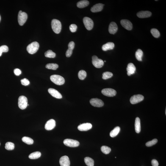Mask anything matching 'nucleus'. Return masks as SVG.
<instances>
[{
  "mask_svg": "<svg viewBox=\"0 0 166 166\" xmlns=\"http://www.w3.org/2000/svg\"><path fill=\"white\" fill-rule=\"evenodd\" d=\"M51 27L53 31L56 34H59L62 29V25L59 20L54 19L52 20Z\"/></svg>",
  "mask_w": 166,
  "mask_h": 166,
  "instance_id": "f257e3e1",
  "label": "nucleus"
},
{
  "mask_svg": "<svg viewBox=\"0 0 166 166\" xmlns=\"http://www.w3.org/2000/svg\"><path fill=\"white\" fill-rule=\"evenodd\" d=\"M50 79L54 84L58 85H62L65 82L64 78L59 75H52L50 77Z\"/></svg>",
  "mask_w": 166,
  "mask_h": 166,
  "instance_id": "f03ea898",
  "label": "nucleus"
},
{
  "mask_svg": "<svg viewBox=\"0 0 166 166\" xmlns=\"http://www.w3.org/2000/svg\"><path fill=\"white\" fill-rule=\"evenodd\" d=\"M39 46V43L37 42H34L28 45L26 50L29 54H33L37 52Z\"/></svg>",
  "mask_w": 166,
  "mask_h": 166,
  "instance_id": "7ed1b4c3",
  "label": "nucleus"
},
{
  "mask_svg": "<svg viewBox=\"0 0 166 166\" xmlns=\"http://www.w3.org/2000/svg\"><path fill=\"white\" fill-rule=\"evenodd\" d=\"M18 106L22 109H25L28 105V100L25 96H21L19 97L18 103Z\"/></svg>",
  "mask_w": 166,
  "mask_h": 166,
  "instance_id": "20e7f679",
  "label": "nucleus"
},
{
  "mask_svg": "<svg viewBox=\"0 0 166 166\" xmlns=\"http://www.w3.org/2000/svg\"><path fill=\"white\" fill-rule=\"evenodd\" d=\"M27 19V14L20 11L18 15V22L20 25L22 26L26 22Z\"/></svg>",
  "mask_w": 166,
  "mask_h": 166,
  "instance_id": "39448f33",
  "label": "nucleus"
},
{
  "mask_svg": "<svg viewBox=\"0 0 166 166\" xmlns=\"http://www.w3.org/2000/svg\"><path fill=\"white\" fill-rule=\"evenodd\" d=\"M92 63L94 66L96 68H100L104 64V62L101 59L98 58L96 56H94L92 57Z\"/></svg>",
  "mask_w": 166,
  "mask_h": 166,
  "instance_id": "423d86ee",
  "label": "nucleus"
},
{
  "mask_svg": "<svg viewBox=\"0 0 166 166\" xmlns=\"http://www.w3.org/2000/svg\"><path fill=\"white\" fill-rule=\"evenodd\" d=\"M63 143L66 146L71 147H77L80 144L79 142L78 141L70 139H65Z\"/></svg>",
  "mask_w": 166,
  "mask_h": 166,
  "instance_id": "0eeeda50",
  "label": "nucleus"
},
{
  "mask_svg": "<svg viewBox=\"0 0 166 166\" xmlns=\"http://www.w3.org/2000/svg\"><path fill=\"white\" fill-rule=\"evenodd\" d=\"M85 26L87 30L90 31L93 29L94 26V22L93 20L88 17H85L83 19Z\"/></svg>",
  "mask_w": 166,
  "mask_h": 166,
  "instance_id": "6e6552de",
  "label": "nucleus"
},
{
  "mask_svg": "<svg viewBox=\"0 0 166 166\" xmlns=\"http://www.w3.org/2000/svg\"><path fill=\"white\" fill-rule=\"evenodd\" d=\"M101 92L105 96L109 97L115 96L117 94L116 91L110 88L103 89L102 90Z\"/></svg>",
  "mask_w": 166,
  "mask_h": 166,
  "instance_id": "1a4fd4ad",
  "label": "nucleus"
},
{
  "mask_svg": "<svg viewBox=\"0 0 166 166\" xmlns=\"http://www.w3.org/2000/svg\"><path fill=\"white\" fill-rule=\"evenodd\" d=\"M144 97L141 95H134L131 97L130 101L131 104H137L144 100Z\"/></svg>",
  "mask_w": 166,
  "mask_h": 166,
  "instance_id": "9d476101",
  "label": "nucleus"
},
{
  "mask_svg": "<svg viewBox=\"0 0 166 166\" xmlns=\"http://www.w3.org/2000/svg\"><path fill=\"white\" fill-rule=\"evenodd\" d=\"M90 103L92 106L98 107H102L104 105L103 102L98 98H92L90 100Z\"/></svg>",
  "mask_w": 166,
  "mask_h": 166,
  "instance_id": "9b49d317",
  "label": "nucleus"
},
{
  "mask_svg": "<svg viewBox=\"0 0 166 166\" xmlns=\"http://www.w3.org/2000/svg\"><path fill=\"white\" fill-rule=\"evenodd\" d=\"M122 26L125 29L130 31L132 29L133 25L132 23L129 20H122L120 22Z\"/></svg>",
  "mask_w": 166,
  "mask_h": 166,
  "instance_id": "f8f14e48",
  "label": "nucleus"
},
{
  "mask_svg": "<svg viewBox=\"0 0 166 166\" xmlns=\"http://www.w3.org/2000/svg\"><path fill=\"white\" fill-rule=\"evenodd\" d=\"M56 122L53 119H51L47 122L45 125V128L47 130H51L55 127Z\"/></svg>",
  "mask_w": 166,
  "mask_h": 166,
  "instance_id": "ddd939ff",
  "label": "nucleus"
},
{
  "mask_svg": "<svg viewBox=\"0 0 166 166\" xmlns=\"http://www.w3.org/2000/svg\"><path fill=\"white\" fill-rule=\"evenodd\" d=\"M59 163L61 166H70V162L68 156H64L60 158Z\"/></svg>",
  "mask_w": 166,
  "mask_h": 166,
  "instance_id": "4468645a",
  "label": "nucleus"
},
{
  "mask_svg": "<svg viewBox=\"0 0 166 166\" xmlns=\"http://www.w3.org/2000/svg\"><path fill=\"white\" fill-rule=\"evenodd\" d=\"M92 125L90 123H83L78 126V129L81 131H87L91 129Z\"/></svg>",
  "mask_w": 166,
  "mask_h": 166,
  "instance_id": "2eb2a0df",
  "label": "nucleus"
},
{
  "mask_svg": "<svg viewBox=\"0 0 166 166\" xmlns=\"http://www.w3.org/2000/svg\"><path fill=\"white\" fill-rule=\"evenodd\" d=\"M48 91L52 96L58 99H60L62 98V96L61 94L56 89L50 88L48 90Z\"/></svg>",
  "mask_w": 166,
  "mask_h": 166,
  "instance_id": "dca6fc26",
  "label": "nucleus"
},
{
  "mask_svg": "<svg viewBox=\"0 0 166 166\" xmlns=\"http://www.w3.org/2000/svg\"><path fill=\"white\" fill-rule=\"evenodd\" d=\"M137 15V16L139 18H146L151 16L152 13L149 11H141L138 12Z\"/></svg>",
  "mask_w": 166,
  "mask_h": 166,
  "instance_id": "f3484780",
  "label": "nucleus"
},
{
  "mask_svg": "<svg viewBox=\"0 0 166 166\" xmlns=\"http://www.w3.org/2000/svg\"><path fill=\"white\" fill-rule=\"evenodd\" d=\"M109 32L110 34H114L116 33L118 30L116 23L114 22H112L109 25Z\"/></svg>",
  "mask_w": 166,
  "mask_h": 166,
  "instance_id": "a211bd4d",
  "label": "nucleus"
},
{
  "mask_svg": "<svg viewBox=\"0 0 166 166\" xmlns=\"http://www.w3.org/2000/svg\"><path fill=\"white\" fill-rule=\"evenodd\" d=\"M75 43L73 41L69 43L68 45V49L67 50L66 55L67 57H69L71 56L73 53V50L75 48Z\"/></svg>",
  "mask_w": 166,
  "mask_h": 166,
  "instance_id": "6ab92c4d",
  "label": "nucleus"
},
{
  "mask_svg": "<svg viewBox=\"0 0 166 166\" xmlns=\"http://www.w3.org/2000/svg\"><path fill=\"white\" fill-rule=\"evenodd\" d=\"M126 70L127 71V75L130 76L134 73L136 71V68L134 64L132 63H130L128 64Z\"/></svg>",
  "mask_w": 166,
  "mask_h": 166,
  "instance_id": "aec40b11",
  "label": "nucleus"
},
{
  "mask_svg": "<svg viewBox=\"0 0 166 166\" xmlns=\"http://www.w3.org/2000/svg\"><path fill=\"white\" fill-rule=\"evenodd\" d=\"M104 5V4L101 3L96 4L91 8V11L94 13L101 12L103 10V6Z\"/></svg>",
  "mask_w": 166,
  "mask_h": 166,
  "instance_id": "412c9836",
  "label": "nucleus"
},
{
  "mask_svg": "<svg viewBox=\"0 0 166 166\" xmlns=\"http://www.w3.org/2000/svg\"><path fill=\"white\" fill-rule=\"evenodd\" d=\"M115 47V44L112 42H108L103 45L102 47L103 51H106L109 50L113 49Z\"/></svg>",
  "mask_w": 166,
  "mask_h": 166,
  "instance_id": "4be33fe9",
  "label": "nucleus"
},
{
  "mask_svg": "<svg viewBox=\"0 0 166 166\" xmlns=\"http://www.w3.org/2000/svg\"><path fill=\"white\" fill-rule=\"evenodd\" d=\"M135 129L136 132L139 133L141 130L140 120L139 117H136L135 123Z\"/></svg>",
  "mask_w": 166,
  "mask_h": 166,
  "instance_id": "5701e85b",
  "label": "nucleus"
},
{
  "mask_svg": "<svg viewBox=\"0 0 166 166\" xmlns=\"http://www.w3.org/2000/svg\"><path fill=\"white\" fill-rule=\"evenodd\" d=\"M89 4V2L86 0L81 1L79 2L77 4V7L79 8H82L87 7Z\"/></svg>",
  "mask_w": 166,
  "mask_h": 166,
  "instance_id": "b1692460",
  "label": "nucleus"
},
{
  "mask_svg": "<svg viewBox=\"0 0 166 166\" xmlns=\"http://www.w3.org/2000/svg\"><path fill=\"white\" fill-rule=\"evenodd\" d=\"M120 128L119 127L117 126L111 131L110 136L111 137H114L117 136L119 133Z\"/></svg>",
  "mask_w": 166,
  "mask_h": 166,
  "instance_id": "393cba45",
  "label": "nucleus"
},
{
  "mask_svg": "<svg viewBox=\"0 0 166 166\" xmlns=\"http://www.w3.org/2000/svg\"><path fill=\"white\" fill-rule=\"evenodd\" d=\"M41 153L40 152L37 151L32 153L30 154L29 156V159H38L41 156Z\"/></svg>",
  "mask_w": 166,
  "mask_h": 166,
  "instance_id": "a878e982",
  "label": "nucleus"
},
{
  "mask_svg": "<svg viewBox=\"0 0 166 166\" xmlns=\"http://www.w3.org/2000/svg\"><path fill=\"white\" fill-rule=\"evenodd\" d=\"M84 161L85 163L88 166H94V161L92 158L89 157L85 158Z\"/></svg>",
  "mask_w": 166,
  "mask_h": 166,
  "instance_id": "bb28decb",
  "label": "nucleus"
},
{
  "mask_svg": "<svg viewBox=\"0 0 166 166\" xmlns=\"http://www.w3.org/2000/svg\"><path fill=\"white\" fill-rule=\"evenodd\" d=\"M143 56V52L140 49H138L135 53V57L137 60L142 61V57Z\"/></svg>",
  "mask_w": 166,
  "mask_h": 166,
  "instance_id": "cd10ccee",
  "label": "nucleus"
},
{
  "mask_svg": "<svg viewBox=\"0 0 166 166\" xmlns=\"http://www.w3.org/2000/svg\"><path fill=\"white\" fill-rule=\"evenodd\" d=\"M22 140L24 143L28 145H32L34 143V141L31 138L27 137H24L22 138Z\"/></svg>",
  "mask_w": 166,
  "mask_h": 166,
  "instance_id": "c85d7f7f",
  "label": "nucleus"
},
{
  "mask_svg": "<svg viewBox=\"0 0 166 166\" xmlns=\"http://www.w3.org/2000/svg\"><path fill=\"white\" fill-rule=\"evenodd\" d=\"M45 57L49 58H54L56 56V53L51 50H48L45 53Z\"/></svg>",
  "mask_w": 166,
  "mask_h": 166,
  "instance_id": "c756f323",
  "label": "nucleus"
},
{
  "mask_svg": "<svg viewBox=\"0 0 166 166\" xmlns=\"http://www.w3.org/2000/svg\"><path fill=\"white\" fill-rule=\"evenodd\" d=\"M46 68L49 69L56 70L58 68L59 65L57 64L54 63H48L47 64Z\"/></svg>",
  "mask_w": 166,
  "mask_h": 166,
  "instance_id": "7c9ffc66",
  "label": "nucleus"
},
{
  "mask_svg": "<svg viewBox=\"0 0 166 166\" xmlns=\"http://www.w3.org/2000/svg\"><path fill=\"white\" fill-rule=\"evenodd\" d=\"M87 73L84 70H81L78 73V77L81 80H83L87 76Z\"/></svg>",
  "mask_w": 166,
  "mask_h": 166,
  "instance_id": "2f4dec72",
  "label": "nucleus"
},
{
  "mask_svg": "<svg viewBox=\"0 0 166 166\" xmlns=\"http://www.w3.org/2000/svg\"><path fill=\"white\" fill-rule=\"evenodd\" d=\"M14 144L12 142H7L5 144V148L7 150H14Z\"/></svg>",
  "mask_w": 166,
  "mask_h": 166,
  "instance_id": "473e14b6",
  "label": "nucleus"
},
{
  "mask_svg": "<svg viewBox=\"0 0 166 166\" xmlns=\"http://www.w3.org/2000/svg\"><path fill=\"white\" fill-rule=\"evenodd\" d=\"M101 150L103 153L106 154H109L111 151V149L109 147L106 146H103L101 147Z\"/></svg>",
  "mask_w": 166,
  "mask_h": 166,
  "instance_id": "72a5a7b5",
  "label": "nucleus"
},
{
  "mask_svg": "<svg viewBox=\"0 0 166 166\" xmlns=\"http://www.w3.org/2000/svg\"><path fill=\"white\" fill-rule=\"evenodd\" d=\"M153 37L156 38H158L160 36V33L159 31L157 29H151L150 31Z\"/></svg>",
  "mask_w": 166,
  "mask_h": 166,
  "instance_id": "f704fd0d",
  "label": "nucleus"
},
{
  "mask_svg": "<svg viewBox=\"0 0 166 166\" xmlns=\"http://www.w3.org/2000/svg\"><path fill=\"white\" fill-rule=\"evenodd\" d=\"M113 76V74L112 72H106L103 73V79L106 80L112 78Z\"/></svg>",
  "mask_w": 166,
  "mask_h": 166,
  "instance_id": "c9c22d12",
  "label": "nucleus"
},
{
  "mask_svg": "<svg viewBox=\"0 0 166 166\" xmlns=\"http://www.w3.org/2000/svg\"><path fill=\"white\" fill-rule=\"evenodd\" d=\"M8 48L6 45H3L0 47V56H1L3 52H7L8 51Z\"/></svg>",
  "mask_w": 166,
  "mask_h": 166,
  "instance_id": "e433bc0d",
  "label": "nucleus"
},
{
  "mask_svg": "<svg viewBox=\"0 0 166 166\" xmlns=\"http://www.w3.org/2000/svg\"><path fill=\"white\" fill-rule=\"evenodd\" d=\"M158 141L157 139H154L151 141L147 142L146 143V145L147 147H150L155 144L157 143Z\"/></svg>",
  "mask_w": 166,
  "mask_h": 166,
  "instance_id": "4c0bfd02",
  "label": "nucleus"
},
{
  "mask_svg": "<svg viewBox=\"0 0 166 166\" xmlns=\"http://www.w3.org/2000/svg\"><path fill=\"white\" fill-rule=\"evenodd\" d=\"M69 28L70 31L72 32H76L77 26L76 24H72L70 25Z\"/></svg>",
  "mask_w": 166,
  "mask_h": 166,
  "instance_id": "58836bf2",
  "label": "nucleus"
},
{
  "mask_svg": "<svg viewBox=\"0 0 166 166\" xmlns=\"http://www.w3.org/2000/svg\"><path fill=\"white\" fill-rule=\"evenodd\" d=\"M21 82L22 85L25 86H27L30 84V82L29 80L26 78L21 80Z\"/></svg>",
  "mask_w": 166,
  "mask_h": 166,
  "instance_id": "ea45409f",
  "label": "nucleus"
},
{
  "mask_svg": "<svg viewBox=\"0 0 166 166\" xmlns=\"http://www.w3.org/2000/svg\"><path fill=\"white\" fill-rule=\"evenodd\" d=\"M14 73L15 74L16 76H20L21 73V71L19 69H15L14 70Z\"/></svg>",
  "mask_w": 166,
  "mask_h": 166,
  "instance_id": "a19ab883",
  "label": "nucleus"
},
{
  "mask_svg": "<svg viewBox=\"0 0 166 166\" xmlns=\"http://www.w3.org/2000/svg\"><path fill=\"white\" fill-rule=\"evenodd\" d=\"M151 163L152 166H158L159 165V162L155 159H153L152 160Z\"/></svg>",
  "mask_w": 166,
  "mask_h": 166,
  "instance_id": "79ce46f5",
  "label": "nucleus"
},
{
  "mask_svg": "<svg viewBox=\"0 0 166 166\" xmlns=\"http://www.w3.org/2000/svg\"><path fill=\"white\" fill-rule=\"evenodd\" d=\"M1 15H0V21H1Z\"/></svg>",
  "mask_w": 166,
  "mask_h": 166,
  "instance_id": "37998d69",
  "label": "nucleus"
},
{
  "mask_svg": "<svg viewBox=\"0 0 166 166\" xmlns=\"http://www.w3.org/2000/svg\"><path fill=\"white\" fill-rule=\"evenodd\" d=\"M165 114H166V110H165Z\"/></svg>",
  "mask_w": 166,
  "mask_h": 166,
  "instance_id": "c03bdc74",
  "label": "nucleus"
},
{
  "mask_svg": "<svg viewBox=\"0 0 166 166\" xmlns=\"http://www.w3.org/2000/svg\"><path fill=\"white\" fill-rule=\"evenodd\" d=\"M104 62H106V61H104Z\"/></svg>",
  "mask_w": 166,
  "mask_h": 166,
  "instance_id": "a18cd8bd",
  "label": "nucleus"
},
{
  "mask_svg": "<svg viewBox=\"0 0 166 166\" xmlns=\"http://www.w3.org/2000/svg\"><path fill=\"white\" fill-rule=\"evenodd\" d=\"M0 145H1V143H0Z\"/></svg>",
  "mask_w": 166,
  "mask_h": 166,
  "instance_id": "49530a36",
  "label": "nucleus"
}]
</instances>
